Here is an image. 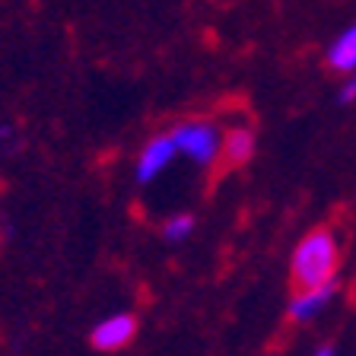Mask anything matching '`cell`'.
I'll return each mask as SVG.
<instances>
[{
    "label": "cell",
    "instance_id": "8fae6325",
    "mask_svg": "<svg viewBox=\"0 0 356 356\" xmlns=\"http://www.w3.org/2000/svg\"><path fill=\"white\" fill-rule=\"evenodd\" d=\"M315 356H334V350H331V347H321V350H318V353H315Z\"/></svg>",
    "mask_w": 356,
    "mask_h": 356
},
{
    "label": "cell",
    "instance_id": "ba28073f",
    "mask_svg": "<svg viewBox=\"0 0 356 356\" xmlns=\"http://www.w3.org/2000/svg\"><path fill=\"white\" fill-rule=\"evenodd\" d=\"M191 232H194V216L191 213H178V216H172V220H165V226H163L165 242H185Z\"/></svg>",
    "mask_w": 356,
    "mask_h": 356
},
{
    "label": "cell",
    "instance_id": "3957f363",
    "mask_svg": "<svg viewBox=\"0 0 356 356\" xmlns=\"http://www.w3.org/2000/svg\"><path fill=\"white\" fill-rule=\"evenodd\" d=\"M134 334H137L134 315L118 312V315H108V318H102L96 327H92V347L111 353V350H121L124 343H131Z\"/></svg>",
    "mask_w": 356,
    "mask_h": 356
},
{
    "label": "cell",
    "instance_id": "7a4b0ae2",
    "mask_svg": "<svg viewBox=\"0 0 356 356\" xmlns=\"http://www.w3.org/2000/svg\"><path fill=\"white\" fill-rule=\"evenodd\" d=\"M169 137L178 153L194 159L197 165H213L216 153H222L220 134H216V127L207 124V121H185V124H178Z\"/></svg>",
    "mask_w": 356,
    "mask_h": 356
},
{
    "label": "cell",
    "instance_id": "5b68a950",
    "mask_svg": "<svg viewBox=\"0 0 356 356\" xmlns=\"http://www.w3.org/2000/svg\"><path fill=\"white\" fill-rule=\"evenodd\" d=\"M334 293H337V280L327 283V286L305 289V293H299V296L293 299V302H289V318L305 321V318H312V315H318V312L325 309L327 302H331Z\"/></svg>",
    "mask_w": 356,
    "mask_h": 356
},
{
    "label": "cell",
    "instance_id": "8992f818",
    "mask_svg": "<svg viewBox=\"0 0 356 356\" xmlns=\"http://www.w3.org/2000/svg\"><path fill=\"white\" fill-rule=\"evenodd\" d=\"M222 156L229 165H242L254 156V134L248 127H232L222 140Z\"/></svg>",
    "mask_w": 356,
    "mask_h": 356
},
{
    "label": "cell",
    "instance_id": "277c9868",
    "mask_svg": "<svg viewBox=\"0 0 356 356\" xmlns=\"http://www.w3.org/2000/svg\"><path fill=\"white\" fill-rule=\"evenodd\" d=\"M175 153L178 149H175L169 134H165V137H153V140L140 149V156H137V172H134L137 181H140V185H149V181L175 159Z\"/></svg>",
    "mask_w": 356,
    "mask_h": 356
},
{
    "label": "cell",
    "instance_id": "9c48e42d",
    "mask_svg": "<svg viewBox=\"0 0 356 356\" xmlns=\"http://www.w3.org/2000/svg\"><path fill=\"white\" fill-rule=\"evenodd\" d=\"M16 147V131L10 124H0V149H13Z\"/></svg>",
    "mask_w": 356,
    "mask_h": 356
},
{
    "label": "cell",
    "instance_id": "52a82bcc",
    "mask_svg": "<svg viewBox=\"0 0 356 356\" xmlns=\"http://www.w3.org/2000/svg\"><path fill=\"white\" fill-rule=\"evenodd\" d=\"M327 64L334 70H353L356 67V26L343 29L341 35L334 38V44L327 48Z\"/></svg>",
    "mask_w": 356,
    "mask_h": 356
},
{
    "label": "cell",
    "instance_id": "30bf717a",
    "mask_svg": "<svg viewBox=\"0 0 356 356\" xmlns=\"http://www.w3.org/2000/svg\"><path fill=\"white\" fill-rule=\"evenodd\" d=\"M337 99H341V105H350V102H356V76H353V80L347 83V86L341 89V96H337Z\"/></svg>",
    "mask_w": 356,
    "mask_h": 356
},
{
    "label": "cell",
    "instance_id": "6da1fadb",
    "mask_svg": "<svg viewBox=\"0 0 356 356\" xmlns=\"http://www.w3.org/2000/svg\"><path fill=\"white\" fill-rule=\"evenodd\" d=\"M334 270H337V245L334 236L325 229H315L299 242L296 254H293V280L305 289H318L334 283Z\"/></svg>",
    "mask_w": 356,
    "mask_h": 356
}]
</instances>
